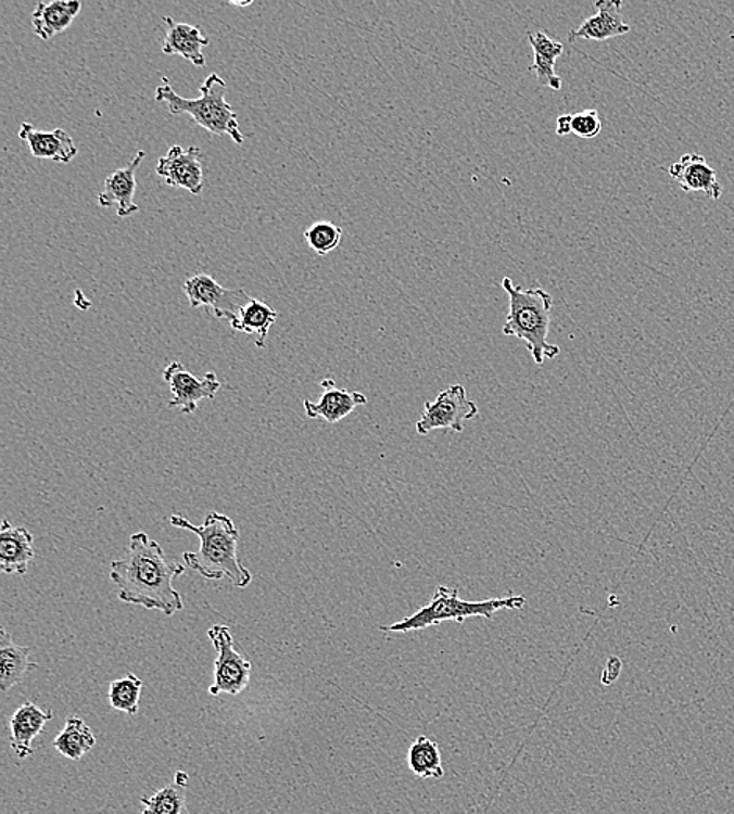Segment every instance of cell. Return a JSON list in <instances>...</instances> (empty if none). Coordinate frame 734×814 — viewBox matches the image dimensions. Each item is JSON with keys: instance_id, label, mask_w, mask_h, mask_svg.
I'll return each mask as SVG.
<instances>
[{"instance_id": "5bb4252c", "label": "cell", "mask_w": 734, "mask_h": 814, "mask_svg": "<svg viewBox=\"0 0 734 814\" xmlns=\"http://www.w3.org/2000/svg\"><path fill=\"white\" fill-rule=\"evenodd\" d=\"M321 387L325 389V392H322L318 402L304 399V410L311 419H321L331 424L339 423V421L346 419L350 414H353L356 407L365 406L368 403L367 396L360 394V392L337 389L332 380L322 381Z\"/></svg>"}, {"instance_id": "277c9868", "label": "cell", "mask_w": 734, "mask_h": 814, "mask_svg": "<svg viewBox=\"0 0 734 814\" xmlns=\"http://www.w3.org/2000/svg\"><path fill=\"white\" fill-rule=\"evenodd\" d=\"M226 81L214 73L204 80L200 88V98L186 99L173 90L172 81L162 77V85L155 90V101L168 107L172 115H190L198 126L216 137H229L233 143L243 144L244 136L240 130L239 118L232 105L226 101Z\"/></svg>"}, {"instance_id": "2e32d148", "label": "cell", "mask_w": 734, "mask_h": 814, "mask_svg": "<svg viewBox=\"0 0 734 814\" xmlns=\"http://www.w3.org/2000/svg\"><path fill=\"white\" fill-rule=\"evenodd\" d=\"M20 138L27 143L31 155L37 158H48L56 163H71L79 154L76 143L69 133L63 129L40 130L34 124L24 123L21 126Z\"/></svg>"}, {"instance_id": "7402d4cb", "label": "cell", "mask_w": 734, "mask_h": 814, "mask_svg": "<svg viewBox=\"0 0 734 814\" xmlns=\"http://www.w3.org/2000/svg\"><path fill=\"white\" fill-rule=\"evenodd\" d=\"M279 314L264 301L251 298L250 303L240 310L239 317L232 321L233 331L255 335V346L265 348L269 329L278 320Z\"/></svg>"}, {"instance_id": "7a4b0ae2", "label": "cell", "mask_w": 734, "mask_h": 814, "mask_svg": "<svg viewBox=\"0 0 734 814\" xmlns=\"http://www.w3.org/2000/svg\"><path fill=\"white\" fill-rule=\"evenodd\" d=\"M169 523L176 529L191 531L201 540L198 551H186L184 561L191 570L207 580H229L233 587L250 586L253 575L239 558L240 533L230 517L211 512L201 526L186 517L174 514Z\"/></svg>"}, {"instance_id": "9c48e42d", "label": "cell", "mask_w": 734, "mask_h": 814, "mask_svg": "<svg viewBox=\"0 0 734 814\" xmlns=\"http://www.w3.org/2000/svg\"><path fill=\"white\" fill-rule=\"evenodd\" d=\"M163 380L172 389L173 399L168 406L182 414L197 412L201 399H214L216 392L222 389V382L216 380V374L212 371L205 373L204 380H198L180 363L169 364L163 370Z\"/></svg>"}, {"instance_id": "9a60e30c", "label": "cell", "mask_w": 734, "mask_h": 814, "mask_svg": "<svg viewBox=\"0 0 734 814\" xmlns=\"http://www.w3.org/2000/svg\"><path fill=\"white\" fill-rule=\"evenodd\" d=\"M34 558V536L30 531L3 520L0 529V570L5 575H27L28 564Z\"/></svg>"}, {"instance_id": "83f0119b", "label": "cell", "mask_w": 734, "mask_h": 814, "mask_svg": "<svg viewBox=\"0 0 734 814\" xmlns=\"http://www.w3.org/2000/svg\"><path fill=\"white\" fill-rule=\"evenodd\" d=\"M603 123L597 110H584V112L570 115V132L580 138H595L600 136Z\"/></svg>"}, {"instance_id": "f546056e", "label": "cell", "mask_w": 734, "mask_h": 814, "mask_svg": "<svg viewBox=\"0 0 734 814\" xmlns=\"http://www.w3.org/2000/svg\"><path fill=\"white\" fill-rule=\"evenodd\" d=\"M174 780H176L177 784L182 785V787H188V780H190V777H188V774L179 771V773H176V775H174Z\"/></svg>"}, {"instance_id": "ac0fdd59", "label": "cell", "mask_w": 734, "mask_h": 814, "mask_svg": "<svg viewBox=\"0 0 734 814\" xmlns=\"http://www.w3.org/2000/svg\"><path fill=\"white\" fill-rule=\"evenodd\" d=\"M166 24V35L163 38L162 52L166 55H180L194 66H205L202 49L208 46V38L201 34L200 28L186 23H176L172 16L163 17Z\"/></svg>"}, {"instance_id": "d6986e66", "label": "cell", "mask_w": 734, "mask_h": 814, "mask_svg": "<svg viewBox=\"0 0 734 814\" xmlns=\"http://www.w3.org/2000/svg\"><path fill=\"white\" fill-rule=\"evenodd\" d=\"M81 3L79 0H52L38 2L31 13V26L35 35L41 40L49 41L55 35L63 34L73 21L79 16Z\"/></svg>"}, {"instance_id": "4fadbf2b", "label": "cell", "mask_w": 734, "mask_h": 814, "mask_svg": "<svg viewBox=\"0 0 734 814\" xmlns=\"http://www.w3.org/2000/svg\"><path fill=\"white\" fill-rule=\"evenodd\" d=\"M622 5L620 0L595 2L597 13L592 14L583 24L570 31V41H606L630 34L631 27L623 21L622 12H620Z\"/></svg>"}, {"instance_id": "4316f807", "label": "cell", "mask_w": 734, "mask_h": 814, "mask_svg": "<svg viewBox=\"0 0 734 814\" xmlns=\"http://www.w3.org/2000/svg\"><path fill=\"white\" fill-rule=\"evenodd\" d=\"M343 229L331 221H317L308 226L304 239L318 256H328L342 243Z\"/></svg>"}, {"instance_id": "f1b7e54d", "label": "cell", "mask_w": 734, "mask_h": 814, "mask_svg": "<svg viewBox=\"0 0 734 814\" xmlns=\"http://www.w3.org/2000/svg\"><path fill=\"white\" fill-rule=\"evenodd\" d=\"M569 133H572L570 132V115L559 116L558 122H556V136L566 137Z\"/></svg>"}, {"instance_id": "603a6c76", "label": "cell", "mask_w": 734, "mask_h": 814, "mask_svg": "<svg viewBox=\"0 0 734 814\" xmlns=\"http://www.w3.org/2000/svg\"><path fill=\"white\" fill-rule=\"evenodd\" d=\"M96 746L93 730L80 717H67L65 727L54 739V747L66 759L79 761Z\"/></svg>"}, {"instance_id": "30bf717a", "label": "cell", "mask_w": 734, "mask_h": 814, "mask_svg": "<svg viewBox=\"0 0 734 814\" xmlns=\"http://www.w3.org/2000/svg\"><path fill=\"white\" fill-rule=\"evenodd\" d=\"M201 158L200 148H182L176 144L169 148L165 157L159 158L155 171L165 180L166 186L190 191L191 194H201L204 189Z\"/></svg>"}, {"instance_id": "484cf974", "label": "cell", "mask_w": 734, "mask_h": 814, "mask_svg": "<svg viewBox=\"0 0 734 814\" xmlns=\"http://www.w3.org/2000/svg\"><path fill=\"white\" fill-rule=\"evenodd\" d=\"M141 689L143 682L134 674L126 677L113 679L109 688V703L113 710L135 716L140 708Z\"/></svg>"}, {"instance_id": "3957f363", "label": "cell", "mask_w": 734, "mask_h": 814, "mask_svg": "<svg viewBox=\"0 0 734 814\" xmlns=\"http://www.w3.org/2000/svg\"><path fill=\"white\" fill-rule=\"evenodd\" d=\"M502 287L509 296V313L503 325V334L523 340L535 366L561 354L558 345L548 342L553 298L544 289H523L512 279L503 278Z\"/></svg>"}, {"instance_id": "8fae6325", "label": "cell", "mask_w": 734, "mask_h": 814, "mask_svg": "<svg viewBox=\"0 0 734 814\" xmlns=\"http://www.w3.org/2000/svg\"><path fill=\"white\" fill-rule=\"evenodd\" d=\"M144 157H147V152L138 151L124 168L116 169L105 179L104 191L98 194V203L101 207L107 208L116 205L121 218L130 217L140 211V207L135 204V193H137V171Z\"/></svg>"}, {"instance_id": "52a82bcc", "label": "cell", "mask_w": 734, "mask_h": 814, "mask_svg": "<svg viewBox=\"0 0 734 814\" xmlns=\"http://www.w3.org/2000/svg\"><path fill=\"white\" fill-rule=\"evenodd\" d=\"M477 403L468 399L466 387L454 384L438 395L434 402L425 403V410L415 428L420 435H428L435 430H452L463 433L467 421L478 416Z\"/></svg>"}, {"instance_id": "6da1fadb", "label": "cell", "mask_w": 734, "mask_h": 814, "mask_svg": "<svg viewBox=\"0 0 734 814\" xmlns=\"http://www.w3.org/2000/svg\"><path fill=\"white\" fill-rule=\"evenodd\" d=\"M184 573L186 568L169 561L162 545L147 533L132 534L126 555L110 564V578L118 587L121 601L165 615L184 610L182 596L173 584Z\"/></svg>"}, {"instance_id": "d4e9b609", "label": "cell", "mask_w": 734, "mask_h": 814, "mask_svg": "<svg viewBox=\"0 0 734 814\" xmlns=\"http://www.w3.org/2000/svg\"><path fill=\"white\" fill-rule=\"evenodd\" d=\"M143 812L141 814H190L187 806V787L177 784L166 785L159 789L151 798H141Z\"/></svg>"}, {"instance_id": "e0dca14e", "label": "cell", "mask_w": 734, "mask_h": 814, "mask_svg": "<svg viewBox=\"0 0 734 814\" xmlns=\"http://www.w3.org/2000/svg\"><path fill=\"white\" fill-rule=\"evenodd\" d=\"M54 717L52 711H42L40 707L27 700L14 711L10 721V746L14 755L20 760H26L34 753L35 738L45 728L46 722Z\"/></svg>"}, {"instance_id": "8992f818", "label": "cell", "mask_w": 734, "mask_h": 814, "mask_svg": "<svg viewBox=\"0 0 734 814\" xmlns=\"http://www.w3.org/2000/svg\"><path fill=\"white\" fill-rule=\"evenodd\" d=\"M208 639L218 651L215 661V682L208 688L211 696H239L250 686L253 664L236 650L232 633L226 625H214L207 632Z\"/></svg>"}, {"instance_id": "ba28073f", "label": "cell", "mask_w": 734, "mask_h": 814, "mask_svg": "<svg viewBox=\"0 0 734 814\" xmlns=\"http://www.w3.org/2000/svg\"><path fill=\"white\" fill-rule=\"evenodd\" d=\"M182 289L193 309L204 307L216 318H225L229 323L239 317L240 310L251 301L244 290L226 289L204 272L188 278Z\"/></svg>"}, {"instance_id": "ffe728a7", "label": "cell", "mask_w": 734, "mask_h": 814, "mask_svg": "<svg viewBox=\"0 0 734 814\" xmlns=\"http://www.w3.org/2000/svg\"><path fill=\"white\" fill-rule=\"evenodd\" d=\"M527 38L534 51L530 71L535 73L539 84L555 91L562 90L564 81L555 71L556 60L564 54L562 42L553 40L545 31H530Z\"/></svg>"}, {"instance_id": "7c38bea8", "label": "cell", "mask_w": 734, "mask_h": 814, "mask_svg": "<svg viewBox=\"0 0 734 814\" xmlns=\"http://www.w3.org/2000/svg\"><path fill=\"white\" fill-rule=\"evenodd\" d=\"M668 171L686 193L704 191L711 200H721L723 189L718 180V173L709 166L704 155L684 154L679 162L669 166Z\"/></svg>"}, {"instance_id": "5b68a950", "label": "cell", "mask_w": 734, "mask_h": 814, "mask_svg": "<svg viewBox=\"0 0 734 814\" xmlns=\"http://www.w3.org/2000/svg\"><path fill=\"white\" fill-rule=\"evenodd\" d=\"M524 605H527V598L523 596L489 598L482 601L463 600L456 587L439 586L428 605L404 621L379 626V632L385 635H398V633L420 632L429 626L441 625L443 622H456L463 625L467 619H492L495 612L520 611L523 610Z\"/></svg>"}, {"instance_id": "cb8c5ba5", "label": "cell", "mask_w": 734, "mask_h": 814, "mask_svg": "<svg viewBox=\"0 0 734 814\" xmlns=\"http://www.w3.org/2000/svg\"><path fill=\"white\" fill-rule=\"evenodd\" d=\"M409 770L418 778H442L445 775L441 747L428 736H418L407 753Z\"/></svg>"}, {"instance_id": "4dcf8cb0", "label": "cell", "mask_w": 734, "mask_h": 814, "mask_svg": "<svg viewBox=\"0 0 734 814\" xmlns=\"http://www.w3.org/2000/svg\"><path fill=\"white\" fill-rule=\"evenodd\" d=\"M229 5L240 7V9H243V7L253 5V0H246V2H239V0H237V2H233V0H230Z\"/></svg>"}, {"instance_id": "44dd1931", "label": "cell", "mask_w": 734, "mask_h": 814, "mask_svg": "<svg viewBox=\"0 0 734 814\" xmlns=\"http://www.w3.org/2000/svg\"><path fill=\"white\" fill-rule=\"evenodd\" d=\"M38 664L30 660V649L13 643L5 626L0 628V689L3 692L20 685Z\"/></svg>"}]
</instances>
